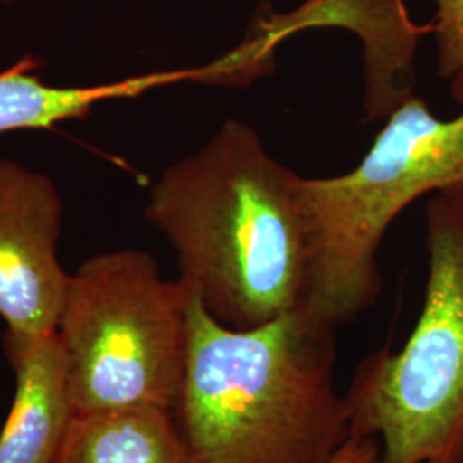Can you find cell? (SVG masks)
I'll return each instance as SVG.
<instances>
[{"label": "cell", "mask_w": 463, "mask_h": 463, "mask_svg": "<svg viewBox=\"0 0 463 463\" xmlns=\"http://www.w3.org/2000/svg\"><path fill=\"white\" fill-rule=\"evenodd\" d=\"M2 4H9V2H13V0H0Z\"/></svg>", "instance_id": "obj_14"}, {"label": "cell", "mask_w": 463, "mask_h": 463, "mask_svg": "<svg viewBox=\"0 0 463 463\" xmlns=\"http://www.w3.org/2000/svg\"><path fill=\"white\" fill-rule=\"evenodd\" d=\"M328 463H383L380 439L352 432Z\"/></svg>", "instance_id": "obj_12"}, {"label": "cell", "mask_w": 463, "mask_h": 463, "mask_svg": "<svg viewBox=\"0 0 463 463\" xmlns=\"http://www.w3.org/2000/svg\"><path fill=\"white\" fill-rule=\"evenodd\" d=\"M55 463H194L174 411L155 405L74 414Z\"/></svg>", "instance_id": "obj_9"}, {"label": "cell", "mask_w": 463, "mask_h": 463, "mask_svg": "<svg viewBox=\"0 0 463 463\" xmlns=\"http://www.w3.org/2000/svg\"><path fill=\"white\" fill-rule=\"evenodd\" d=\"M193 288L136 249L97 254L69 275L57 323L74 414L137 405L175 411Z\"/></svg>", "instance_id": "obj_4"}, {"label": "cell", "mask_w": 463, "mask_h": 463, "mask_svg": "<svg viewBox=\"0 0 463 463\" xmlns=\"http://www.w3.org/2000/svg\"><path fill=\"white\" fill-rule=\"evenodd\" d=\"M430 193H463V110L439 118L414 95L342 175L300 181L309 266L304 304L335 325L381 294L378 250L409 204Z\"/></svg>", "instance_id": "obj_3"}, {"label": "cell", "mask_w": 463, "mask_h": 463, "mask_svg": "<svg viewBox=\"0 0 463 463\" xmlns=\"http://www.w3.org/2000/svg\"><path fill=\"white\" fill-rule=\"evenodd\" d=\"M175 419L194 463H328L352 434L336 328L304 302L235 330L193 292Z\"/></svg>", "instance_id": "obj_2"}, {"label": "cell", "mask_w": 463, "mask_h": 463, "mask_svg": "<svg viewBox=\"0 0 463 463\" xmlns=\"http://www.w3.org/2000/svg\"><path fill=\"white\" fill-rule=\"evenodd\" d=\"M4 347L16 395L0 432V463H55L74 415L57 331H5Z\"/></svg>", "instance_id": "obj_8"}, {"label": "cell", "mask_w": 463, "mask_h": 463, "mask_svg": "<svg viewBox=\"0 0 463 463\" xmlns=\"http://www.w3.org/2000/svg\"><path fill=\"white\" fill-rule=\"evenodd\" d=\"M302 177L260 134L229 118L153 184L145 215L222 325L249 330L306 300L309 246Z\"/></svg>", "instance_id": "obj_1"}, {"label": "cell", "mask_w": 463, "mask_h": 463, "mask_svg": "<svg viewBox=\"0 0 463 463\" xmlns=\"http://www.w3.org/2000/svg\"><path fill=\"white\" fill-rule=\"evenodd\" d=\"M426 249L414 331L371 354L348 390L350 430L380 439L383 463L463 460V193L428 201Z\"/></svg>", "instance_id": "obj_5"}, {"label": "cell", "mask_w": 463, "mask_h": 463, "mask_svg": "<svg viewBox=\"0 0 463 463\" xmlns=\"http://www.w3.org/2000/svg\"><path fill=\"white\" fill-rule=\"evenodd\" d=\"M254 19L246 40L229 52L231 64L249 81L273 67L275 47L288 33L309 26H342L364 45V116L376 122L415 95V53L432 34V21L417 24L403 0H307L292 14Z\"/></svg>", "instance_id": "obj_6"}, {"label": "cell", "mask_w": 463, "mask_h": 463, "mask_svg": "<svg viewBox=\"0 0 463 463\" xmlns=\"http://www.w3.org/2000/svg\"><path fill=\"white\" fill-rule=\"evenodd\" d=\"M36 67V61L26 57L0 72V134L50 129L90 116L101 101L134 97L153 86L189 78L185 71L95 86H53L34 74Z\"/></svg>", "instance_id": "obj_10"}, {"label": "cell", "mask_w": 463, "mask_h": 463, "mask_svg": "<svg viewBox=\"0 0 463 463\" xmlns=\"http://www.w3.org/2000/svg\"><path fill=\"white\" fill-rule=\"evenodd\" d=\"M62 199L45 174L0 158V317L7 331L57 330L69 275L59 261Z\"/></svg>", "instance_id": "obj_7"}, {"label": "cell", "mask_w": 463, "mask_h": 463, "mask_svg": "<svg viewBox=\"0 0 463 463\" xmlns=\"http://www.w3.org/2000/svg\"><path fill=\"white\" fill-rule=\"evenodd\" d=\"M432 2L436 5L432 36L438 76L447 81L453 99L463 103V0Z\"/></svg>", "instance_id": "obj_11"}, {"label": "cell", "mask_w": 463, "mask_h": 463, "mask_svg": "<svg viewBox=\"0 0 463 463\" xmlns=\"http://www.w3.org/2000/svg\"><path fill=\"white\" fill-rule=\"evenodd\" d=\"M424 463H463V460H430Z\"/></svg>", "instance_id": "obj_13"}]
</instances>
